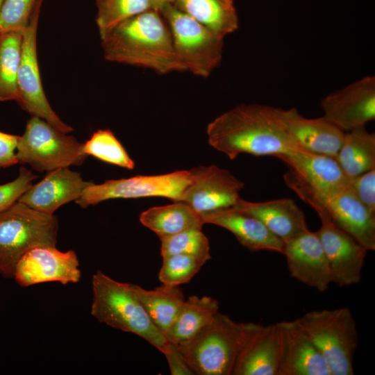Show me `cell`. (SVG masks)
I'll list each match as a JSON object with an SVG mask.
<instances>
[{
	"label": "cell",
	"instance_id": "6da1fadb",
	"mask_svg": "<svg viewBox=\"0 0 375 375\" xmlns=\"http://www.w3.org/2000/svg\"><path fill=\"white\" fill-rule=\"evenodd\" d=\"M206 133L209 144L231 160L241 153L278 158L303 149L285 132L272 107L260 104H240L222 113L208 124Z\"/></svg>",
	"mask_w": 375,
	"mask_h": 375
},
{
	"label": "cell",
	"instance_id": "7a4b0ae2",
	"mask_svg": "<svg viewBox=\"0 0 375 375\" xmlns=\"http://www.w3.org/2000/svg\"><path fill=\"white\" fill-rule=\"evenodd\" d=\"M105 59L152 69L160 74L185 72L161 13L149 9L115 26L101 38Z\"/></svg>",
	"mask_w": 375,
	"mask_h": 375
},
{
	"label": "cell",
	"instance_id": "3957f363",
	"mask_svg": "<svg viewBox=\"0 0 375 375\" xmlns=\"http://www.w3.org/2000/svg\"><path fill=\"white\" fill-rule=\"evenodd\" d=\"M261 325L218 312L192 340L175 347L194 374L232 375L239 354Z\"/></svg>",
	"mask_w": 375,
	"mask_h": 375
},
{
	"label": "cell",
	"instance_id": "277c9868",
	"mask_svg": "<svg viewBox=\"0 0 375 375\" xmlns=\"http://www.w3.org/2000/svg\"><path fill=\"white\" fill-rule=\"evenodd\" d=\"M92 289L91 315L99 322L137 335L164 351L169 342L150 319L131 283L97 271L92 278Z\"/></svg>",
	"mask_w": 375,
	"mask_h": 375
},
{
	"label": "cell",
	"instance_id": "5b68a950",
	"mask_svg": "<svg viewBox=\"0 0 375 375\" xmlns=\"http://www.w3.org/2000/svg\"><path fill=\"white\" fill-rule=\"evenodd\" d=\"M296 321L324 358L331 375H352L358 337L347 307L312 310Z\"/></svg>",
	"mask_w": 375,
	"mask_h": 375
},
{
	"label": "cell",
	"instance_id": "8992f818",
	"mask_svg": "<svg viewBox=\"0 0 375 375\" xmlns=\"http://www.w3.org/2000/svg\"><path fill=\"white\" fill-rule=\"evenodd\" d=\"M58 230L53 214L19 201L0 212V274L12 278L17 261L26 251L39 246L55 247Z\"/></svg>",
	"mask_w": 375,
	"mask_h": 375
},
{
	"label": "cell",
	"instance_id": "52a82bcc",
	"mask_svg": "<svg viewBox=\"0 0 375 375\" xmlns=\"http://www.w3.org/2000/svg\"><path fill=\"white\" fill-rule=\"evenodd\" d=\"M283 179L288 188L316 212L324 213L368 251L375 250V214L370 212L348 188L332 192L320 191L290 169Z\"/></svg>",
	"mask_w": 375,
	"mask_h": 375
},
{
	"label": "cell",
	"instance_id": "ba28073f",
	"mask_svg": "<svg viewBox=\"0 0 375 375\" xmlns=\"http://www.w3.org/2000/svg\"><path fill=\"white\" fill-rule=\"evenodd\" d=\"M83 143L53 127L44 119L31 116L25 131L19 136L16 158L20 164H28L35 170H52L81 165L88 156Z\"/></svg>",
	"mask_w": 375,
	"mask_h": 375
},
{
	"label": "cell",
	"instance_id": "9c48e42d",
	"mask_svg": "<svg viewBox=\"0 0 375 375\" xmlns=\"http://www.w3.org/2000/svg\"><path fill=\"white\" fill-rule=\"evenodd\" d=\"M171 31L174 50L185 71L208 77L221 63L224 38L169 5L159 11Z\"/></svg>",
	"mask_w": 375,
	"mask_h": 375
},
{
	"label": "cell",
	"instance_id": "30bf717a",
	"mask_svg": "<svg viewBox=\"0 0 375 375\" xmlns=\"http://www.w3.org/2000/svg\"><path fill=\"white\" fill-rule=\"evenodd\" d=\"M191 182L190 170L108 180L101 184L92 183L86 187L76 203L86 208L109 199L149 197H162L180 201Z\"/></svg>",
	"mask_w": 375,
	"mask_h": 375
},
{
	"label": "cell",
	"instance_id": "8fae6325",
	"mask_svg": "<svg viewBox=\"0 0 375 375\" xmlns=\"http://www.w3.org/2000/svg\"><path fill=\"white\" fill-rule=\"evenodd\" d=\"M40 10L33 15L23 33L18 74L17 102L31 116L44 119L57 129L68 133L73 128L65 124L53 110L43 90L38 60L37 33Z\"/></svg>",
	"mask_w": 375,
	"mask_h": 375
},
{
	"label": "cell",
	"instance_id": "7c38bea8",
	"mask_svg": "<svg viewBox=\"0 0 375 375\" xmlns=\"http://www.w3.org/2000/svg\"><path fill=\"white\" fill-rule=\"evenodd\" d=\"M316 212L321 226L315 233L328 259L333 283L341 287L359 283L368 250L324 213Z\"/></svg>",
	"mask_w": 375,
	"mask_h": 375
},
{
	"label": "cell",
	"instance_id": "4fadbf2b",
	"mask_svg": "<svg viewBox=\"0 0 375 375\" xmlns=\"http://www.w3.org/2000/svg\"><path fill=\"white\" fill-rule=\"evenodd\" d=\"M78 267L74 251L64 252L56 246H39L19 259L12 278L23 287L55 281L63 285L76 283L81 276Z\"/></svg>",
	"mask_w": 375,
	"mask_h": 375
},
{
	"label": "cell",
	"instance_id": "5bb4252c",
	"mask_svg": "<svg viewBox=\"0 0 375 375\" xmlns=\"http://www.w3.org/2000/svg\"><path fill=\"white\" fill-rule=\"evenodd\" d=\"M324 117L344 132L375 119V77L365 76L333 92L321 102Z\"/></svg>",
	"mask_w": 375,
	"mask_h": 375
},
{
	"label": "cell",
	"instance_id": "9a60e30c",
	"mask_svg": "<svg viewBox=\"0 0 375 375\" xmlns=\"http://www.w3.org/2000/svg\"><path fill=\"white\" fill-rule=\"evenodd\" d=\"M192 182L180 201L201 215L233 207L239 198L244 183L228 170L217 165L199 166L190 169Z\"/></svg>",
	"mask_w": 375,
	"mask_h": 375
},
{
	"label": "cell",
	"instance_id": "2e32d148",
	"mask_svg": "<svg viewBox=\"0 0 375 375\" xmlns=\"http://www.w3.org/2000/svg\"><path fill=\"white\" fill-rule=\"evenodd\" d=\"M290 275L319 292L328 290L333 283L330 265L315 232L309 230L284 242Z\"/></svg>",
	"mask_w": 375,
	"mask_h": 375
},
{
	"label": "cell",
	"instance_id": "e0dca14e",
	"mask_svg": "<svg viewBox=\"0 0 375 375\" xmlns=\"http://www.w3.org/2000/svg\"><path fill=\"white\" fill-rule=\"evenodd\" d=\"M276 325L278 375H331L322 354L296 319L279 322Z\"/></svg>",
	"mask_w": 375,
	"mask_h": 375
},
{
	"label": "cell",
	"instance_id": "ac0fdd59",
	"mask_svg": "<svg viewBox=\"0 0 375 375\" xmlns=\"http://www.w3.org/2000/svg\"><path fill=\"white\" fill-rule=\"evenodd\" d=\"M272 112L285 132L299 146L308 151L336 156L345 132L324 117L306 118L296 108L285 110L272 107Z\"/></svg>",
	"mask_w": 375,
	"mask_h": 375
},
{
	"label": "cell",
	"instance_id": "d6986e66",
	"mask_svg": "<svg viewBox=\"0 0 375 375\" xmlns=\"http://www.w3.org/2000/svg\"><path fill=\"white\" fill-rule=\"evenodd\" d=\"M93 182L85 181L78 172L61 167L49 172L39 183L32 184L17 201L47 214L61 206L76 201L86 187Z\"/></svg>",
	"mask_w": 375,
	"mask_h": 375
},
{
	"label": "cell",
	"instance_id": "ffe728a7",
	"mask_svg": "<svg viewBox=\"0 0 375 375\" xmlns=\"http://www.w3.org/2000/svg\"><path fill=\"white\" fill-rule=\"evenodd\" d=\"M232 208L258 219L283 242L309 230L303 212L290 198L252 202L240 197Z\"/></svg>",
	"mask_w": 375,
	"mask_h": 375
},
{
	"label": "cell",
	"instance_id": "44dd1931",
	"mask_svg": "<svg viewBox=\"0 0 375 375\" xmlns=\"http://www.w3.org/2000/svg\"><path fill=\"white\" fill-rule=\"evenodd\" d=\"M204 224L221 226L252 251H268L283 254L284 242L258 219L231 207L201 214Z\"/></svg>",
	"mask_w": 375,
	"mask_h": 375
},
{
	"label": "cell",
	"instance_id": "7402d4cb",
	"mask_svg": "<svg viewBox=\"0 0 375 375\" xmlns=\"http://www.w3.org/2000/svg\"><path fill=\"white\" fill-rule=\"evenodd\" d=\"M278 158L318 190L332 192L348 188L349 177L334 157L301 149Z\"/></svg>",
	"mask_w": 375,
	"mask_h": 375
},
{
	"label": "cell",
	"instance_id": "603a6c76",
	"mask_svg": "<svg viewBox=\"0 0 375 375\" xmlns=\"http://www.w3.org/2000/svg\"><path fill=\"white\" fill-rule=\"evenodd\" d=\"M278 366L276 323L261 325L239 354L232 375H278Z\"/></svg>",
	"mask_w": 375,
	"mask_h": 375
},
{
	"label": "cell",
	"instance_id": "cb8c5ba5",
	"mask_svg": "<svg viewBox=\"0 0 375 375\" xmlns=\"http://www.w3.org/2000/svg\"><path fill=\"white\" fill-rule=\"evenodd\" d=\"M218 310L216 299L208 296H190L166 332L167 340L175 347L187 344L212 320Z\"/></svg>",
	"mask_w": 375,
	"mask_h": 375
},
{
	"label": "cell",
	"instance_id": "d4e9b609",
	"mask_svg": "<svg viewBox=\"0 0 375 375\" xmlns=\"http://www.w3.org/2000/svg\"><path fill=\"white\" fill-rule=\"evenodd\" d=\"M174 6L223 38L238 28L234 0H176Z\"/></svg>",
	"mask_w": 375,
	"mask_h": 375
},
{
	"label": "cell",
	"instance_id": "484cf974",
	"mask_svg": "<svg viewBox=\"0 0 375 375\" xmlns=\"http://www.w3.org/2000/svg\"><path fill=\"white\" fill-rule=\"evenodd\" d=\"M140 221L158 238L201 228L204 224L201 215L183 201L150 208L140 214Z\"/></svg>",
	"mask_w": 375,
	"mask_h": 375
},
{
	"label": "cell",
	"instance_id": "4316f807",
	"mask_svg": "<svg viewBox=\"0 0 375 375\" xmlns=\"http://www.w3.org/2000/svg\"><path fill=\"white\" fill-rule=\"evenodd\" d=\"M132 288L153 324L165 335L185 300L183 290L164 284L149 290L135 284Z\"/></svg>",
	"mask_w": 375,
	"mask_h": 375
},
{
	"label": "cell",
	"instance_id": "83f0119b",
	"mask_svg": "<svg viewBox=\"0 0 375 375\" xmlns=\"http://www.w3.org/2000/svg\"><path fill=\"white\" fill-rule=\"evenodd\" d=\"M349 178L375 169V134L365 126L345 132L342 146L335 157Z\"/></svg>",
	"mask_w": 375,
	"mask_h": 375
},
{
	"label": "cell",
	"instance_id": "f1b7e54d",
	"mask_svg": "<svg viewBox=\"0 0 375 375\" xmlns=\"http://www.w3.org/2000/svg\"><path fill=\"white\" fill-rule=\"evenodd\" d=\"M23 33H0V101L18 98V74Z\"/></svg>",
	"mask_w": 375,
	"mask_h": 375
},
{
	"label": "cell",
	"instance_id": "f546056e",
	"mask_svg": "<svg viewBox=\"0 0 375 375\" xmlns=\"http://www.w3.org/2000/svg\"><path fill=\"white\" fill-rule=\"evenodd\" d=\"M100 38L119 23L151 8L149 0H96Z\"/></svg>",
	"mask_w": 375,
	"mask_h": 375
},
{
	"label": "cell",
	"instance_id": "4dcf8cb0",
	"mask_svg": "<svg viewBox=\"0 0 375 375\" xmlns=\"http://www.w3.org/2000/svg\"><path fill=\"white\" fill-rule=\"evenodd\" d=\"M83 151L87 156H92L108 163L128 169L135 167L134 161L110 129L94 132L83 143Z\"/></svg>",
	"mask_w": 375,
	"mask_h": 375
},
{
	"label": "cell",
	"instance_id": "1f68e13d",
	"mask_svg": "<svg viewBox=\"0 0 375 375\" xmlns=\"http://www.w3.org/2000/svg\"><path fill=\"white\" fill-rule=\"evenodd\" d=\"M159 239L162 258L173 254H185L206 262L211 258L209 241L201 228H191Z\"/></svg>",
	"mask_w": 375,
	"mask_h": 375
},
{
	"label": "cell",
	"instance_id": "d6a6232c",
	"mask_svg": "<svg viewBox=\"0 0 375 375\" xmlns=\"http://www.w3.org/2000/svg\"><path fill=\"white\" fill-rule=\"evenodd\" d=\"M162 258L158 278L162 284L170 286L188 283L206 263L201 259L185 254H173Z\"/></svg>",
	"mask_w": 375,
	"mask_h": 375
},
{
	"label": "cell",
	"instance_id": "836d02e7",
	"mask_svg": "<svg viewBox=\"0 0 375 375\" xmlns=\"http://www.w3.org/2000/svg\"><path fill=\"white\" fill-rule=\"evenodd\" d=\"M43 0H4L0 11V33H24Z\"/></svg>",
	"mask_w": 375,
	"mask_h": 375
},
{
	"label": "cell",
	"instance_id": "e575fe53",
	"mask_svg": "<svg viewBox=\"0 0 375 375\" xmlns=\"http://www.w3.org/2000/svg\"><path fill=\"white\" fill-rule=\"evenodd\" d=\"M37 176L25 167H21L18 176L13 181L0 184V212L18 201L33 184Z\"/></svg>",
	"mask_w": 375,
	"mask_h": 375
},
{
	"label": "cell",
	"instance_id": "d590c367",
	"mask_svg": "<svg viewBox=\"0 0 375 375\" xmlns=\"http://www.w3.org/2000/svg\"><path fill=\"white\" fill-rule=\"evenodd\" d=\"M348 188L370 212L375 214V169L349 178Z\"/></svg>",
	"mask_w": 375,
	"mask_h": 375
},
{
	"label": "cell",
	"instance_id": "8d00e7d4",
	"mask_svg": "<svg viewBox=\"0 0 375 375\" xmlns=\"http://www.w3.org/2000/svg\"><path fill=\"white\" fill-rule=\"evenodd\" d=\"M19 136L0 131V167L17 164L16 148Z\"/></svg>",
	"mask_w": 375,
	"mask_h": 375
},
{
	"label": "cell",
	"instance_id": "74e56055",
	"mask_svg": "<svg viewBox=\"0 0 375 375\" xmlns=\"http://www.w3.org/2000/svg\"><path fill=\"white\" fill-rule=\"evenodd\" d=\"M165 356L169 365L171 374L173 375H190L194 374L191 369L183 360L175 346L169 343L162 352Z\"/></svg>",
	"mask_w": 375,
	"mask_h": 375
},
{
	"label": "cell",
	"instance_id": "f35d334b",
	"mask_svg": "<svg viewBox=\"0 0 375 375\" xmlns=\"http://www.w3.org/2000/svg\"><path fill=\"white\" fill-rule=\"evenodd\" d=\"M176 0H149L152 9L160 11L164 7L174 5Z\"/></svg>",
	"mask_w": 375,
	"mask_h": 375
},
{
	"label": "cell",
	"instance_id": "ab89813d",
	"mask_svg": "<svg viewBox=\"0 0 375 375\" xmlns=\"http://www.w3.org/2000/svg\"><path fill=\"white\" fill-rule=\"evenodd\" d=\"M3 1H4V0H0V11H1V9Z\"/></svg>",
	"mask_w": 375,
	"mask_h": 375
}]
</instances>
